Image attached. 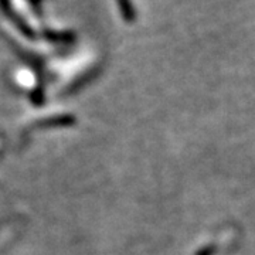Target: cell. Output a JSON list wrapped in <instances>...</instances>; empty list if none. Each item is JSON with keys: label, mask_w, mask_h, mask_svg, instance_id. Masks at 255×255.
<instances>
[{"label": "cell", "mask_w": 255, "mask_h": 255, "mask_svg": "<svg viewBox=\"0 0 255 255\" xmlns=\"http://www.w3.org/2000/svg\"><path fill=\"white\" fill-rule=\"evenodd\" d=\"M119 3H121V7L125 9V13L129 14L130 13V4H129V1L128 0H119Z\"/></svg>", "instance_id": "6da1fadb"}]
</instances>
